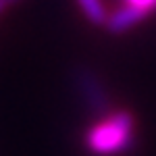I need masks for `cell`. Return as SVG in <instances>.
<instances>
[{
  "instance_id": "cell-1",
  "label": "cell",
  "mask_w": 156,
  "mask_h": 156,
  "mask_svg": "<svg viewBox=\"0 0 156 156\" xmlns=\"http://www.w3.org/2000/svg\"><path fill=\"white\" fill-rule=\"evenodd\" d=\"M87 148L94 154H119L133 144V117L131 112L121 110L110 112L102 123L92 127L85 137Z\"/></svg>"
},
{
  "instance_id": "cell-3",
  "label": "cell",
  "mask_w": 156,
  "mask_h": 156,
  "mask_svg": "<svg viewBox=\"0 0 156 156\" xmlns=\"http://www.w3.org/2000/svg\"><path fill=\"white\" fill-rule=\"evenodd\" d=\"M150 12L142 9V6H135V4H125L123 9L115 11L112 15H108V21H106V27L110 34H123L127 31L129 27L137 25L140 21H144Z\"/></svg>"
},
{
  "instance_id": "cell-2",
  "label": "cell",
  "mask_w": 156,
  "mask_h": 156,
  "mask_svg": "<svg viewBox=\"0 0 156 156\" xmlns=\"http://www.w3.org/2000/svg\"><path fill=\"white\" fill-rule=\"evenodd\" d=\"M75 83H77V90L83 96L87 106L92 108L96 115H106L108 96H106V90H104V85H102L98 75H94L90 69H77L75 71Z\"/></svg>"
},
{
  "instance_id": "cell-5",
  "label": "cell",
  "mask_w": 156,
  "mask_h": 156,
  "mask_svg": "<svg viewBox=\"0 0 156 156\" xmlns=\"http://www.w3.org/2000/svg\"><path fill=\"white\" fill-rule=\"evenodd\" d=\"M127 4H135V6H142L148 12L156 11V0H125Z\"/></svg>"
},
{
  "instance_id": "cell-4",
  "label": "cell",
  "mask_w": 156,
  "mask_h": 156,
  "mask_svg": "<svg viewBox=\"0 0 156 156\" xmlns=\"http://www.w3.org/2000/svg\"><path fill=\"white\" fill-rule=\"evenodd\" d=\"M81 12L85 15V19L90 21L92 25H106L108 21V12L102 4V0H77Z\"/></svg>"
},
{
  "instance_id": "cell-6",
  "label": "cell",
  "mask_w": 156,
  "mask_h": 156,
  "mask_svg": "<svg viewBox=\"0 0 156 156\" xmlns=\"http://www.w3.org/2000/svg\"><path fill=\"white\" fill-rule=\"evenodd\" d=\"M9 6H11V4H9L6 0H0V12L4 11V9H9Z\"/></svg>"
}]
</instances>
